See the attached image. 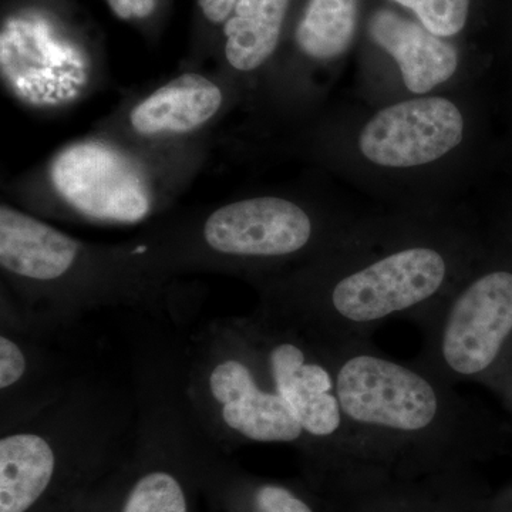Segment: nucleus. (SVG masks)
Segmentation results:
<instances>
[{
	"label": "nucleus",
	"instance_id": "nucleus-1",
	"mask_svg": "<svg viewBox=\"0 0 512 512\" xmlns=\"http://www.w3.org/2000/svg\"><path fill=\"white\" fill-rule=\"evenodd\" d=\"M188 353L181 390L204 436L221 443H296L305 437L284 397L272 383H262L264 357L244 323H212L195 336Z\"/></svg>",
	"mask_w": 512,
	"mask_h": 512
},
{
	"label": "nucleus",
	"instance_id": "nucleus-2",
	"mask_svg": "<svg viewBox=\"0 0 512 512\" xmlns=\"http://www.w3.org/2000/svg\"><path fill=\"white\" fill-rule=\"evenodd\" d=\"M335 384L342 413L366 426L420 431L439 413V397L424 377L382 357H350Z\"/></svg>",
	"mask_w": 512,
	"mask_h": 512
},
{
	"label": "nucleus",
	"instance_id": "nucleus-3",
	"mask_svg": "<svg viewBox=\"0 0 512 512\" xmlns=\"http://www.w3.org/2000/svg\"><path fill=\"white\" fill-rule=\"evenodd\" d=\"M52 183L67 204L94 220L133 224L151 210L150 191L140 170L101 143L64 148L53 161Z\"/></svg>",
	"mask_w": 512,
	"mask_h": 512
},
{
	"label": "nucleus",
	"instance_id": "nucleus-4",
	"mask_svg": "<svg viewBox=\"0 0 512 512\" xmlns=\"http://www.w3.org/2000/svg\"><path fill=\"white\" fill-rule=\"evenodd\" d=\"M463 134L456 104L427 97L380 110L360 131L359 148L380 167L412 168L440 160L463 141Z\"/></svg>",
	"mask_w": 512,
	"mask_h": 512
},
{
	"label": "nucleus",
	"instance_id": "nucleus-5",
	"mask_svg": "<svg viewBox=\"0 0 512 512\" xmlns=\"http://www.w3.org/2000/svg\"><path fill=\"white\" fill-rule=\"evenodd\" d=\"M446 274V261L434 249H404L339 281L333 309L350 322H375L427 301Z\"/></svg>",
	"mask_w": 512,
	"mask_h": 512
},
{
	"label": "nucleus",
	"instance_id": "nucleus-6",
	"mask_svg": "<svg viewBox=\"0 0 512 512\" xmlns=\"http://www.w3.org/2000/svg\"><path fill=\"white\" fill-rule=\"evenodd\" d=\"M312 232L311 218L299 205L259 197L212 212L202 227V241L228 258H281L305 248Z\"/></svg>",
	"mask_w": 512,
	"mask_h": 512
},
{
	"label": "nucleus",
	"instance_id": "nucleus-7",
	"mask_svg": "<svg viewBox=\"0 0 512 512\" xmlns=\"http://www.w3.org/2000/svg\"><path fill=\"white\" fill-rule=\"evenodd\" d=\"M512 332V274L481 276L456 299L441 339L444 362L461 376L493 365Z\"/></svg>",
	"mask_w": 512,
	"mask_h": 512
},
{
	"label": "nucleus",
	"instance_id": "nucleus-8",
	"mask_svg": "<svg viewBox=\"0 0 512 512\" xmlns=\"http://www.w3.org/2000/svg\"><path fill=\"white\" fill-rule=\"evenodd\" d=\"M42 333L2 318L0 392L2 431L28 421L57 402L77 376L67 375L42 348Z\"/></svg>",
	"mask_w": 512,
	"mask_h": 512
},
{
	"label": "nucleus",
	"instance_id": "nucleus-9",
	"mask_svg": "<svg viewBox=\"0 0 512 512\" xmlns=\"http://www.w3.org/2000/svg\"><path fill=\"white\" fill-rule=\"evenodd\" d=\"M251 332L258 338L254 330ZM258 339L264 342L262 346L252 338L264 357L272 386L291 406L305 434L313 439L333 436L340 429L343 413L328 370L312 360L296 340Z\"/></svg>",
	"mask_w": 512,
	"mask_h": 512
},
{
	"label": "nucleus",
	"instance_id": "nucleus-10",
	"mask_svg": "<svg viewBox=\"0 0 512 512\" xmlns=\"http://www.w3.org/2000/svg\"><path fill=\"white\" fill-rule=\"evenodd\" d=\"M365 33L373 46L396 62L403 83L413 93H429L446 83L460 64L456 45L390 6L370 10Z\"/></svg>",
	"mask_w": 512,
	"mask_h": 512
},
{
	"label": "nucleus",
	"instance_id": "nucleus-11",
	"mask_svg": "<svg viewBox=\"0 0 512 512\" xmlns=\"http://www.w3.org/2000/svg\"><path fill=\"white\" fill-rule=\"evenodd\" d=\"M221 104L217 84L201 74H183L134 107L131 127L146 137L190 133L210 121Z\"/></svg>",
	"mask_w": 512,
	"mask_h": 512
},
{
	"label": "nucleus",
	"instance_id": "nucleus-12",
	"mask_svg": "<svg viewBox=\"0 0 512 512\" xmlns=\"http://www.w3.org/2000/svg\"><path fill=\"white\" fill-rule=\"evenodd\" d=\"M76 239L9 205L0 207V265L19 281H46L69 255Z\"/></svg>",
	"mask_w": 512,
	"mask_h": 512
},
{
	"label": "nucleus",
	"instance_id": "nucleus-13",
	"mask_svg": "<svg viewBox=\"0 0 512 512\" xmlns=\"http://www.w3.org/2000/svg\"><path fill=\"white\" fill-rule=\"evenodd\" d=\"M292 0H238L224 26L225 56L239 72L258 69L281 40Z\"/></svg>",
	"mask_w": 512,
	"mask_h": 512
},
{
	"label": "nucleus",
	"instance_id": "nucleus-14",
	"mask_svg": "<svg viewBox=\"0 0 512 512\" xmlns=\"http://www.w3.org/2000/svg\"><path fill=\"white\" fill-rule=\"evenodd\" d=\"M362 15L363 0H308L296 25V45L313 60L338 59L355 42Z\"/></svg>",
	"mask_w": 512,
	"mask_h": 512
},
{
	"label": "nucleus",
	"instance_id": "nucleus-15",
	"mask_svg": "<svg viewBox=\"0 0 512 512\" xmlns=\"http://www.w3.org/2000/svg\"><path fill=\"white\" fill-rule=\"evenodd\" d=\"M120 512H188L180 478L167 468H151L128 491Z\"/></svg>",
	"mask_w": 512,
	"mask_h": 512
},
{
	"label": "nucleus",
	"instance_id": "nucleus-16",
	"mask_svg": "<svg viewBox=\"0 0 512 512\" xmlns=\"http://www.w3.org/2000/svg\"><path fill=\"white\" fill-rule=\"evenodd\" d=\"M413 13L414 19L433 35L453 39L466 32L474 0H387Z\"/></svg>",
	"mask_w": 512,
	"mask_h": 512
},
{
	"label": "nucleus",
	"instance_id": "nucleus-17",
	"mask_svg": "<svg viewBox=\"0 0 512 512\" xmlns=\"http://www.w3.org/2000/svg\"><path fill=\"white\" fill-rule=\"evenodd\" d=\"M248 507L249 512H315L301 495L276 483L255 485L249 494Z\"/></svg>",
	"mask_w": 512,
	"mask_h": 512
},
{
	"label": "nucleus",
	"instance_id": "nucleus-18",
	"mask_svg": "<svg viewBox=\"0 0 512 512\" xmlns=\"http://www.w3.org/2000/svg\"><path fill=\"white\" fill-rule=\"evenodd\" d=\"M117 18L144 19L156 9V0H107Z\"/></svg>",
	"mask_w": 512,
	"mask_h": 512
},
{
	"label": "nucleus",
	"instance_id": "nucleus-19",
	"mask_svg": "<svg viewBox=\"0 0 512 512\" xmlns=\"http://www.w3.org/2000/svg\"><path fill=\"white\" fill-rule=\"evenodd\" d=\"M365 511L362 512H456L448 510L446 507H419L409 503H403L402 500L383 501V500H367Z\"/></svg>",
	"mask_w": 512,
	"mask_h": 512
},
{
	"label": "nucleus",
	"instance_id": "nucleus-20",
	"mask_svg": "<svg viewBox=\"0 0 512 512\" xmlns=\"http://www.w3.org/2000/svg\"><path fill=\"white\" fill-rule=\"evenodd\" d=\"M238 0H198L205 18L212 23L227 22Z\"/></svg>",
	"mask_w": 512,
	"mask_h": 512
}]
</instances>
